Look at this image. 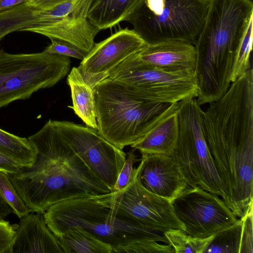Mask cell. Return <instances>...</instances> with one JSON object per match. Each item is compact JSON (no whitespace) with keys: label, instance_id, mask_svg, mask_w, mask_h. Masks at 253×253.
Returning a JSON list of instances; mask_svg holds the SVG:
<instances>
[{"label":"cell","instance_id":"obj_35","mask_svg":"<svg viewBox=\"0 0 253 253\" xmlns=\"http://www.w3.org/2000/svg\"><path fill=\"white\" fill-rule=\"evenodd\" d=\"M25 0H0V12L24 2Z\"/></svg>","mask_w":253,"mask_h":253},{"label":"cell","instance_id":"obj_34","mask_svg":"<svg viewBox=\"0 0 253 253\" xmlns=\"http://www.w3.org/2000/svg\"><path fill=\"white\" fill-rule=\"evenodd\" d=\"M70 0H25L24 3L36 10H45L53 8Z\"/></svg>","mask_w":253,"mask_h":253},{"label":"cell","instance_id":"obj_21","mask_svg":"<svg viewBox=\"0 0 253 253\" xmlns=\"http://www.w3.org/2000/svg\"><path fill=\"white\" fill-rule=\"evenodd\" d=\"M57 238L64 253H112L110 245L79 226L67 229Z\"/></svg>","mask_w":253,"mask_h":253},{"label":"cell","instance_id":"obj_5","mask_svg":"<svg viewBox=\"0 0 253 253\" xmlns=\"http://www.w3.org/2000/svg\"><path fill=\"white\" fill-rule=\"evenodd\" d=\"M103 194L63 201L43 213L50 231L58 237L66 230L79 226L114 248L134 242L155 241L168 244L163 233L118 218L104 201Z\"/></svg>","mask_w":253,"mask_h":253},{"label":"cell","instance_id":"obj_27","mask_svg":"<svg viewBox=\"0 0 253 253\" xmlns=\"http://www.w3.org/2000/svg\"><path fill=\"white\" fill-rule=\"evenodd\" d=\"M155 241L134 242L113 249L112 253H174L169 244L164 245Z\"/></svg>","mask_w":253,"mask_h":253},{"label":"cell","instance_id":"obj_32","mask_svg":"<svg viewBox=\"0 0 253 253\" xmlns=\"http://www.w3.org/2000/svg\"><path fill=\"white\" fill-rule=\"evenodd\" d=\"M17 26L16 18L10 10L0 12V40L6 35L16 31Z\"/></svg>","mask_w":253,"mask_h":253},{"label":"cell","instance_id":"obj_19","mask_svg":"<svg viewBox=\"0 0 253 253\" xmlns=\"http://www.w3.org/2000/svg\"><path fill=\"white\" fill-rule=\"evenodd\" d=\"M141 0H92L88 12L90 22L100 31L126 21Z\"/></svg>","mask_w":253,"mask_h":253},{"label":"cell","instance_id":"obj_8","mask_svg":"<svg viewBox=\"0 0 253 253\" xmlns=\"http://www.w3.org/2000/svg\"><path fill=\"white\" fill-rule=\"evenodd\" d=\"M69 57L42 51L11 54L0 49V108L53 86L69 73Z\"/></svg>","mask_w":253,"mask_h":253},{"label":"cell","instance_id":"obj_28","mask_svg":"<svg viewBox=\"0 0 253 253\" xmlns=\"http://www.w3.org/2000/svg\"><path fill=\"white\" fill-rule=\"evenodd\" d=\"M134 150L127 153L123 167L118 176L112 192L120 191L126 188L133 179L136 171L134 164L138 161Z\"/></svg>","mask_w":253,"mask_h":253},{"label":"cell","instance_id":"obj_3","mask_svg":"<svg viewBox=\"0 0 253 253\" xmlns=\"http://www.w3.org/2000/svg\"><path fill=\"white\" fill-rule=\"evenodd\" d=\"M98 131L123 150L176 110L178 102L149 100L134 86L107 78L94 88Z\"/></svg>","mask_w":253,"mask_h":253},{"label":"cell","instance_id":"obj_6","mask_svg":"<svg viewBox=\"0 0 253 253\" xmlns=\"http://www.w3.org/2000/svg\"><path fill=\"white\" fill-rule=\"evenodd\" d=\"M210 0H141L126 21L147 44L181 41L195 44Z\"/></svg>","mask_w":253,"mask_h":253},{"label":"cell","instance_id":"obj_4","mask_svg":"<svg viewBox=\"0 0 253 253\" xmlns=\"http://www.w3.org/2000/svg\"><path fill=\"white\" fill-rule=\"evenodd\" d=\"M204 132L224 186V202L240 218L253 204V126L243 119L228 117Z\"/></svg>","mask_w":253,"mask_h":253},{"label":"cell","instance_id":"obj_13","mask_svg":"<svg viewBox=\"0 0 253 253\" xmlns=\"http://www.w3.org/2000/svg\"><path fill=\"white\" fill-rule=\"evenodd\" d=\"M171 202L184 231L194 237L214 235L234 226L239 219L222 199L199 187L186 189Z\"/></svg>","mask_w":253,"mask_h":253},{"label":"cell","instance_id":"obj_9","mask_svg":"<svg viewBox=\"0 0 253 253\" xmlns=\"http://www.w3.org/2000/svg\"><path fill=\"white\" fill-rule=\"evenodd\" d=\"M108 78L135 87L154 102L174 103L198 95L195 71H165L142 62L137 53L125 60Z\"/></svg>","mask_w":253,"mask_h":253},{"label":"cell","instance_id":"obj_23","mask_svg":"<svg viewBox=\"0 0 253 253\" xmlns=\"http://www.w3.org/2000/svg\"><path fill=\"white\" fill-rule=\"evenodd\" d=\"M175 253H204L214 235L205 238L190 236L182 229H171L163 233Z\"/></svg>","mask_w":253,"mask_h":253},{"label":"cell","instance_id":"obj_1","mask_svg":"<svg viewBox=\"0 0 253 253\" xmlns=\"http://www.w3.org/2000/svg\"><path fill=\"white\" fill-rule=\"evenodd\" d=\"M28 139L36 151L34 163L8 174L31 212L72 199L111 192L64 140L49 120Z\"/></svg>","mask_w":253,"mask_h":253},{"label":"cell","instance_id":"obj_16","mask_svg":"<svg viewBox=\"0 0 253 253\" xmlns=\"http://www.w3.org/2000/svg\"><path fill=\"white\" fill-rule=\"evenodd\" d=\"M31 213L20 219L10 253H64L57 238L48 228L43 213Z\"/></svg>","mask_w":253,"mask_h":253},{"label":"cell","instance_id":"obj_24","mask_svg":"<svg viewBox=\"0 0 253 253\" xmlns=\"http://www.w3.org/2000/svg\"><path fill=\"white\" fill-rule=\"evenodd\" d=\"M242 221L214 235L204 253H239Z\"/></svg>","mask_w":253,"mask_h":253},{"label":"cell","instance_id":"obj_29","mask_svg":"<svg viewBox=\"0 0 253 253\" xmlns=\"http://www.w3.org/2000/svg\"><path fill=\"white\" fill-rule=\"evenodd\" d=\"M51 43L43 51L67 57H73L83 60L87 53L67 42L56 39H50Z\"/></svg>","mask_w":253,"mask_h":253},{"label":"cell","instance_id":"obj_30","mask_svg":"<svg viewBox=\"0 0 253 253\" xmlns=\"http://www.w3.org/2000/svg\"><path fill=\"white\" fill-rule=\"evenodd\" d=\"M253 205L249 206L246 213L240 218L242 226L239 253H253Z\"/></svg>","mask_w":253,"mask_h":253},{"label":"cell","instance_id":"obj_11","mask_svg":"<svg viewBox=\"0 0 253 253\" xmlns=\"http://www.w3.org/2000/svg\"><path fill=\"white\" fill-rule=\"evenodd\" d=\"M52 122L76 155L112 192L126 154L97 129L71 122Z\"/></svg>","mask_w":253,"mask_h":253},{"label":"cell","instance_id":"obj_7","mask_svg":"<svg viewBox=\"0 0 253 253\" xmlns=\"http://www.w3.org/2000/svg\"><path fill=\"white\" fill-rule=\"evenodd\" d=\"M197 99L179 102L178 137L170 156L190 188L199 187L221 197L226 196L203 130L202 113Z\"/></svg>","mask_w":253,"mask_h":253},{"label":"cell","instance_id":"obj_14","mask_svg":"<svg viewBox=\"0 0 253 253\" xmlns=\"http://www.w3.org/2000/svg\"><path fill=\"white\" fill-rule=\"evenodd\" d=\"M147 45L133 29H120L95 43L77 69L84 82L94 89L125 60Z\"/></svg>","mask_w":253,"mask_h":253},{"label":"cell","instance_id":"obj_31","mask_svg":"<svg viewBox=\"0 0 253 253\" xmlns=\"http://www.w3.org/2000/svg\"><path fill=\"white\" fill-rule=\"evenodd\" d=\"M17 227L18 224H11L8 221L0 219V253H10Z\"/></svg>","mask_w":253,"mask_h":253},{"label":"cell","instance_id":"obj_10","mask_svg":"<svg viewBox=\"0 0 253 253\" xmlns=\"http://www.w3.org/2000/svg\"><path fill=\"white\" fill-rule=\"evenodd\" d=\"M103 199L118 218L127 222L161 233L171 229L184 230L171 201L144 188L136 171L126 188L104 194Z\"/></svg>","mask_w":253,"mask_h":253},{"label":"cell","instance_id":"obj_12","mask_svg":"<svg viewBox=\"0 0 253 253\" xmlns=\"http://www.w3.org/2000/svg\"><path fill=\"white\" fill-rule=\"evenodd\" d=\"M91 1L70 0L50 9H34L33 19L22 31L67 42L88 53L100 31L88 19Z\"/></svg>","mask_w":253,"mask_h":253},{"label":"cell","instance_id":"obj_36","mask_svg":"<svg viewBox=\"0 0 253 253\" xmlns=\"http://www.w3.org/2000/svg\"><path fill=\"white\" fill-rule=\"evenodd\" d=\"M12 213L10 207L5 203L0 195V219H4L6 216Z\"/></svg>","mask_w":253,"mask_h":253},{"label":"cell","instance_id":"obj_33","mask_svg":"<svg viewBox=\"0 0 253 253\" xmlns=\"http://www.w3.org/2000/svg\"><path fill=\"white\" fill-rule=\"evenodd\" d=\"M24 168L14 160L0 152V170L9 174L16 173Z\"/></svg>","mask_w":253,"mask_h":253},{"label":"cell","instance_id":"obj_17","mask_svg":"<svg viewBox=\"0 0 253 253\" xmlns=\"http://www.w3.org/2000/svg\"><path fill=\"white\" fill-rule=\"evenodd\" d=\"M137 56L145 63L165 71H195V47L189 42L166 41L148 44Z\"/></svg>","mask_w":253,"mask_h":253},{"label":"cell","instance_id":"obj_22","mask_svg":"<svg viewBox=\"0 0 253 253\" xmlns=\"http://www.w3.org/2000/svg\"><path fill=\"white\" fill-rule=\"evenodd\" d=\"M0 152L24 167L34 162L36 151L26 138L21 137L0 128Z\"/></svg>","mask_w":253,"mask_h":253},{"label":"cell","instance_id":"obj_2","mask_svg":"<svg viewBox=\"0 0 253 253\" xmlns=\"http://www.w3.org/2000/svg\"><path fill=\"white\" fill-rule=\"evenodd\" d=\"M253 13L252 0H210L194 44L200 105L217 100L230 86L236 54Z\"/></svg>","mask_w":253,"mask_h":253},{"label":"cell","instance_id":"obj_25","mask_svg":"<svg viewBox=\"0 0 253 253\" xmlns=\"http://www.w3.org/2000/svg\"><path fill=\"white\" fill-rule=\"evenodd\" d=\"M253 20L251 19L238 48L230 76L231 83L252 67L250 56L253 45Z\"/></svg>","mask_w":253,"mask_h":253},{"label":"cell","instance_id":"obj_18","mask_svg":"<svg viewBox=\"0 0 253 253\" xmlns=\"http://www.w3.org/2000/svg\"><path fill=\"white\" fill-rule=\"evenodd\" d=\"M177 108L160 121L131 147L139 150L141 154L170 156L178 137Z\"/></svg>","mask_w":253,"mask_h":253},{"label":"cell","instance_id":"obj_26","mask_svg":"<svg viewBox=\"0 0 253 253\" xmlns=\"http://www.w3.org/2000/svg\"><path fill=\"white\" fill-rule=\"evenodd\" d=\"M0 195L11 209L12 213L19 218L31 212L12 184L8 173L0 170Z\"/></svg>","mask_w":253,"mask_h":253},{"label":"cell","instance_id":"obj_20","mask_svg":"<svg viewBox=\"0 0 253 253\" xmlns=\"http://www.w3.org/2000/svg\"><path fill=\"white\" fill-rule=\"evenodd\" d=\"M67 82L71 89L73 103L72 107H69L86 126L97 129L94 89L84 82L77 67L72 68L68 75Z\"/></svg>","mask_w":253,"mask_h":253},{"label":"cell","instance_id":"obj_15","mask_svg":"<svg viewBox=\"0 0 253 253\" xmlns=\"http://www.w3.org/2000/svg\"><path fill=\"white\" fill-rule=\"evenodd\" d=\"M141 154L136 172L140 184L147 190L171 201L190 188L170 156Z\"/></svg>","mask_w":253,"mask_h":253}]
</instances>
